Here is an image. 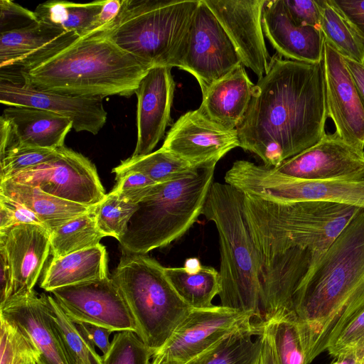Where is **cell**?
Instances as JSON below:
<instances>
[{"label":"cell","mask_w":364,"mask_h":364,"mask_svg":"<svg viewBox=\"0 0 364 364\" xmlns=\"http://www.w3.org/2000/svg\"><path fill=\"white\" fill-rule=\"evenodd\" d=\"M328 118L322 63L269 61L255 85L247 112L237 128L240 147L269 167L316 144L326 133Z\"/></svg>","instance_id":"cell-1"},{"label":"cell","mask_w":364,"mask_h":364,"mask_svg":"<svg viewBox=\"0 0 364 364\" xmlns=\"http://www.w3.org/2000/svg\"><path fill=\"white\" fill-rule=\"evenodd\" d=\"M364 308V208L315 262L296 290L291 316L307 364L324 350L333 328Z\"/></svg>","instance_id":"cell-2"},{"label":"cell","mask_w":364,"mask_h":364,"mask_svg":"<svg viewBox=\"0 0 364 364\" xmlns=\"http://www.w3.org/2000/svg\"><path fill=\"white\" fill-rule=\"evenodd\" d=\"M150 69L97 33L80 38L43 61L19 69L16 75L36 90L103 99L135 94Z\"/></svg>","instance_id":"cell-3"},{"label":"cell","mask_w":364,"mask_h":364,"mask_svg":"<svg viewBox=\"0 0 364 364\" xmlns=\"http://www.w3.org/2000/svg\"><path fill=\"white\" fill-rule=\"evenodd\" d=\"M244 205L258 260L299 249L312 255L313 264L360 209L326 201L273 202L245 194Z\"/></svg>","instance_id":"cell-4"},{"label":"cell","mask_w":364,"mask_h":364,"mask_svg":"<svg viewBox=\"0 0 364 364\" xmlns=\"http://www.w3.org/2000/svg\"><path fill=\"white\" fill-rule=\"evenodd\" d=\"M244 198L245 194L232 186L214 182L202 215L215 223L219 236L221 306L251 314L262 322L259 262Z\"/></svg>","instance_id":"cell-5"},{"label":"cell","mask_w":364,"mask_h":364,"mask_svg":"<svg viewBox=\"0 0 364 364\" xmlns=\"http://www.w3.org/2000/svg\"><path fill=\"white\" fill-rule=\"evenodd\" d=\"M216 164L193 166L173 180L153 186L119 240L122 250L146 255L183 235L202 214Z\"/></svg>","instance_id":"cell-6"},{"label":"cell","mask_w":364,"mask_h":364,"mask_svg":"<svg viewBox=\"0 0 364 364\" xmlns=\"http://www.w3.org/2000/svg\"><path fill=\"white\" fill-rule=\"evenodd\" d=\"M199 1L122 0L117 17L98 33L149 68L177 67Z\"/></svg>","instance_id":"cell-7"},{"label":"cell","mask_w":364,"mask_h":364,"mask_svg":"<svg viewBox=\"0 0 364 364\" xmlns=\"http://www.w3.org/2000/svg\"><path fill=\"white\" fill-rule=\"evenodd\" d=\"M164 268L146 254L122 251L112 276L134 318L136 334L154 354L193 309L175 291Z\"/></svg>","instance_id":"cell-8"},{"label":"cell","mask_w":364,"mask_h":364,"mask_svg":"<svg viewBox=\"0 0 364 364\" xmlns=\"http://www.w3.org/2000/svg\"><path fill=\"white\" fill-rule=\"evenodd\" d=\"M225 181L245 195L273 202L317 200L364 208V178L307 181L294 178L274 167L246 160L235 161Z\"/></svg>","instance_id":"cell-9"},{"label":"cell","mask_w":364,"mask_h":364,"mask_svg":"<svg viewBox=\"0 0 364 364\" xmlns=\"http://www.w3.org/2000/svg\"><path fill=\"white\" fill-rule=\"evenodd\" d=\"M240 63L229 36L210 9L200 0L177 68L195 77L203 95Z\"/></svg>","instance_id":"cell-10"},{"label":"cell","mask_w":364,"mask_h":364,"mask_svg":"<svg viewBox=\"0 0 364 364\" xmlns=\"http://www.w3.org/2000/svg\"><path fill=\"white\" fill-rule=\"evenodd\" d=\"M6 181L37 187L50 195L88 207L97 205L106 196L95 165L65 146L60 148L55 159L15 173Z\"/></svg>","instance_id":"cell-11"},{"label":"cell","mask_w":364,"mask_h":364,"mask_svg":"<svg viewBox=\"0 0 364 364\" xmlns=\"http://www.w3.org/2000/svg\"><path fill=\"white\" fill-rule=\"evenodd\" d=\"M75 323L98 325L113 331H132L136 326L118 286L107 277L50 291Z\"/></svg>","instance_id":"cell-12"},{"label":"cell","mask_w":364,"mask_h":364,"mask_svg":"<svg viewBox=\"0 0 364 364\" xmlns=\"http://www.w3.org/2000/svg\"><path fill=\"white\" fill-rule=\"evenodd\" d=\"M253 318L221 305L193 309L156 354L187 364L234 331L252 323Z\"/></svg>","instance_id":"cell-13"},{"label":"cell","mask_w":364,"mask_h":364,"mask_svg":"<svg viewBox=\"0 0 364 364\" xmlns=\"http://www.w3.org/2000/svg\"><path fill=\"white\" fill-rule=\"evenodd\" d=\"M0 102L47 110L70 119L76 132L97 134L106 123L102 99L80 97L32 88L16 75L1 73Z\"/></svg>","instance_id":"cell-14"},{"label":"cell","mask_w":364,"mask_h":364,"mask_svg":"<svg viewBox=\"0 0 364 364\" xmlns=\"http://www.w3.org/2000/svg\"><path fill=\"white\" fill-rule=\"evenodd\" d=\"M274 168L307 181L363 179L364 151L347 144L336 132L326 133L316 144Z\"/></svg>","instance_id":"cell-15"},{"label":"cell","mask_w":364,"mask_h":364,"mask_svg":"<svg viewBox=\"0 0 364 364\" xmlns=\"http://www.w3.org/2000/svg\"><path fill=\"white\" fill-rule=\"evenodd\" d=\"M215 15L244 66L262 78L271 58L262 26L265 0H203Z\"/></svg>","instance_id":"cell-16"},{"label":"cell","mask_w":364,"mask_h":364,"mask_svg":"<svg viewBox=\"0 0 364 364\" xmlns=\"http://www.w3.org/2000/svg\"><path fill=\"white\" fill-rule=\"evenodd\" d=\"M323 67L328 117L347 144L364 151V109L343 56L325 41Z\"/></svg>","instance_id":"cell-17"},{"label":"cell","mask_w":364,"mask_h":364,"mask_svg":"<svg viewBox=\"0 0 364 364\" xmlns=\"http://www.w3.org/2000/svg\"><path fill=\"white\" fill-rule=\"evenodd\" d=\"M240 146L237 129H225L198 110L181 115L169 129L161 148L191 166L218 161Z\"/></svg>","instance_id":"cell-18"},{"label":"cell","mask_w":364,"mask_h":364,"mask_svg":"<svg viewBox=\"0 0 364 364\" xmlns=\"http://www.w3.org/2000/svg\"><path fill=\"white\" fill-rule=\"evenodd\" d=\"M47 296L34 290L0 305V316L18 328L37 352L36 364H70L49 315Z\"/></svg>","instance_id":"cell-19"},{"label":"cell","mask_w":364,"mask_h":364,"mask_svg":"<svg viewBox=\"0 0 364 364\" xmlns=\"http://www.w3.org/2000/svg\"><path fill=\"white\" fill-rule=\"evenodd\" d=\"M171 68L166 66L151 68L135 91L137 140L132 156L151 153L171 120V109L175 91Z\"/></svg>","instance_id":"cell-20"},{"label":"cell","mask_w":364,"mask_h":364,"mask_svg":"<svg viewBox=\"0 0 364 364\" xmlns=\"http://www.w3.org/2000/svg\"><path fill=\"white\" fill-rule=\"evenodd\" d=\"M0 247L4 249L12 269L11 296L33 290L50 252L48 230L35 224H19L0 230Z\"/></svg>","instance_id":"cell-21"},{"label":"cell","mask_w":364,"mask_h":364,"mask_svg":"<svg viewBox=\"0 0 364 364\" xmlns=\"http://www.w3.org/2000/svg\"><path fill=\"white\" fill-rule=\"evenodd\" d=\"M264 35L286 59L322 63L325 39L319 28L296 23L283 0H265L262 14Z\"/></svg>","instance_id":"cell-22"},{"label":"cell","mask_w":364,"mask_h":364,"mask_svg":"<svg viewBox=\"0 0 364 364\" xmlns=\"http://www.w3.org/2000/svg\"><path fill=\"white\" fill-rule=\"evenodd\" d=\"M80 38L41 21L0 33V68L19 69L40 63Z\"/></svg>","instance_id":"cell-23"},{"label":"cell","mask_w":364,"mask_h":364,"mask_svg":"<svg viewBox=\"0 0 364 364\" xmlns=\"http://www.w3.org/2000/svg\"><path fill=\"white\" fill-rule=\"evenodd\" d=\"M254 87L240 63L202 95V102L197 110L225 129H237L247 112Z\"/></svg>","instance_id":"cell-24"},{"label":"cell","mask_w":364,"mask_h":364,"mask_svg":"<svg viewBox=\"0 0 364 364\" xmlns=\"http://www.w3.org/2000/svg\"><path fill=\"white\" fill-rule=\"evenodd\" d=\"M2 116L11 124L13 143L57 149L64 146L65 136L73 128L70 119L32 107L9 105Z\"/></svg>","instance_id":"cell-25"},{"label":"cell","mask_w":364,"mask_h":364,"mask_svg":"<svg viewBox=\"0 0 364 364\" xmlns=\"http://www.w3.org/2000/svg\"><path fill=\"white\" fill-rule=\"evenodd\" d=\"M108 276L107 253L98 244L59 258H53L43 274L41 287L47 291Z\"/></svg>","instance_id":"cell-26"},{"label":"cell","mask_w":364,"mask_h":364,"mask_svg":"<svg viewBox=\"0 0 364 364\" xmlns=\"http://www.w3.org/2000/svg\"><path fill=\"white\" fill-rule=\"evenodd\" d=\"M0 194L33 212L49 233L69 220L87 213L92 207L68 201L45 193L37 187L11 181L0 182Z\"/></svg>","instance_id":"cell-27"},{"label":"cell","mask_w":364,"mask_h":364,"mask_svg":"<svg viewBox=\"0 0 364 364\" xmlns=\"http://www.w3.org/2000/svg\"><path fill=\"white\" fill-rule=\"evenodd\" d=\"M264 324L252 322L222 339L187 364H262Z\"/></svg>","instance_id":"cell-28"},{"label":"cell","mask_w":364,"mask_h":364,"mask_svg":"<svg viewBox=\"0 0 364 364\" xmlns=\"http://www.w3.org/2000/svg\"><path fill=\"white\" fill-rule=\"evenodd\" d=\"M105 0L78 4L66 1H48L34 11L38 21L80 36H88Z\"/></svg>","instance_id":"cell-29"},{"label":"cell","mask_w":364,"mask_h":364,"mask_svg":"<svg viewBox=\"0 0 364 364\" xmlns=\"http://www.w3.org/2000/svg\"><path fill=\"white\" fill-rule=\"evenodd\" d=\"M165 274L179 296L192 309L213 307V298L220 294L222 281L220 273L210 266H202L196 274L183 267H165Z\"/></svg>","instance_id":"cell-30"},{"label":"cell","mask_w":364,"mask_h":364,"mask_svg":"<svg viewBox=\"0 0 364 364\" xmlns=\"http://www.w3.org/2000/svg\"><path fill=\"white\" fill-rule=\"evenodd\" d=\"M105 235L97 226L93 206L91 209L58 227L50 233L53 258L90 248L100 244Z\"/></svg>","instance_id":"cell-31"},{"label":"cell","mask_w":364,"mask_h":364,"mask_svg":"<svg viewBox=\"0 0 364 364\" xmlns=\"http://www.w3.org/2000/svg\"><path fill=\"white\" fill-rule=\"evenodd\" d=\"M319 11V28L325 41L343 57L364 63V41L331 4L329 0H316Z\"/></svg>","instance_id":"cell-32"},{"label":"cell","mask_w":364,"mask_h":364,"mask_svg":"<svg viewBox=\"0 0 364 364\" xmlns=\"http://www.w3.org/2000/svg\"><path fill=\"white\" fill-rule=\"evenodd\" d=\"M49 315L70 364H102V356L63 310L56 299L47 296Z\"/></svg>","instance_id":"cell-33"},{"label":"cell","mask_w":364,"mask_h":364,"mask_svg":"<svg viewBox=\"0 0 364 364\" xmlns=\"http://www.w3.org/2000/svg\"><path fill=\"white\" fill-rule=\"evenodd\" d=\"M190 164L161 147L149 154L131 156L112 169L116 177L128 172H139L156 183L169 181L188 171Z\"/></svg>","instance_id":"cell-34"},{"label":"cell","mask_w":364,"mask_h":364,"mask_svg":"<svg viewBox=\"0 0 364 364\" xmlns=\"http://www.w3.org/2000/svg\"><path fill=\"white\" fill-rule=\"evenodd\" d=\"M263 324L269 336L277 364H307L291 315L277 316Z\"/></svg>","instance_id":"cell-35"},{"label":"cell","mask_w":364,"mask_h":364,"mask_svg":"<svg viewBox=\"0 0 364 364\" xmlns=\"http://www.w3.org/2000/svg\"><path fill=\"white\" fill-rule=\"evenodd\" d=\"M137 208L138 203H127L111 191L93 206L97 226L105 237H113L119 241Z\"/></svg>","instance_id":"cell-36"},{"label":"cell","mask_w":364,"mask_h":364,"mask_svg":"<svg viewBox=\"0 0 364 364\" xmlns=\"http://www.w3.org/2000/svg\"><path fill=\"white\" fill-rule=\"evenodd\" d=\"M60 148L50 149L14 143L0 151V182L23 170L44 164L58 156Z\"/></svg>","instance_id":"cell-37"},{"label":"cell","mask_w":364,"mask_h":364,"mask_svg":"<svg viewBox=\"0 0 364 364\" xmlns=\"http://www.w3.org/2000/svg\"><path fill=\"white\" fill-rule=\"evenodd\" d=\"M154 355L135 332L122 331L112 338L108 351L102 356V364H151Z\"/></svg>","instance_id":"cell-38"},{"label":"cell","mask_w":364,"mask_h":364,"mask_svg":"<svg viewBox=\"0 0 364 364\" xmlns=\"http://www.w3.org/2000/svg\"><path fill=\"white\" fill-rule=\"evenodd\" d=\"M0 364H20L31 355H35L36 358V350L18 328L1 316H0Z\"/></svg>","instance_id":"cell-39"},{"label":"cell","mask_w":364,"mask_h":364,"mask_svg":"<svg viewBox=\"0 0 364 364\" xmlns=\"http://www.w3.org/2000/svg\"><path fill=\"white\" fill-rule=\"evenodd\" d=\"M364 346V308L329 338L326 351L333 358Z\"/></svg>","instance_id":"cell-40"},{"label":"cell","mask_w":364,"mask_h":364,"mask_svg":"<svg viewBox=\"0 0 364 364\" xmlns=\"http://www.w3.org/2000/svg\"><path fill=\"white\" fill-rule=\"evenodd\" d=\"M115 178L116 186L112 191L130 203H138L156 184L148 176L139 172H128Z\"/></svg>","instance_id":"cell-41"},{"label":"cell","mask_w":364,"mask_h":364,"mask_svg":"<svg viewBox=\"0 0 364 364\" xmlns=\"http://www.w3.org/2000/svg\"><path fill=\"white\" fill-rule=\"evenodd\" d=\"M19 224H35L44 227L33 212L21 203L0 194V230Z\"/></svg>","instance_id":"cell-42"},{"label":"cell","mask_w":364,"mask_h":364,"mask_svg":"<svg viewBox=\"0 0 364 364\" xmlns=\"http://www.w3.org/2000/svg\"><path fill=\"white\" fill-rule=\"evenodd\" d=\"M0 23L1 32L16 29L24 27L22 23L27 25L37 21V17L34 11H30L19 4L9 0L0 1Z\"/></svg>","instance_id":"cell-43"},{"label":"cell","mask_w":364,"mask_h":364,"mask_svg":"<svg viewBox=\"0 0 364 364\" xmlns=\"http://www.w3.org/2000/svg\"><path fill=\"white\" fill-rule=\"evenodd\" d=\"M292 20L301 26L319 28V11L316 0H283Z\"/></svg>","instance_id":"cell-44"},{"label":"cell","mask_w":364,"mask_h":364,"mask_svg":"<svg viewBox=\"0 0 364 364\" xmlns=\"http://www.w3.org/2000/svg\"><path fill=\"white\" fill-rule=\"evenodd\" d=\"M355 33L364 41V0H329Z\"/></svg>","instance_id":"cell-45"},{"label":"cell","mask_w":364,"mask_h":364,"mask_svg":"<svg viewBox=\"0 0 364 364\" xmlns=\"http://www.w3.org/2000/svg\"><path fill=\"white\" fill-rule=\"evenodd\" d=\"M79 330L85 336V337L97 346L103 354H105L111 345L109 336L112 331L102 326L85 323H75Z\"/></svg>","instance_id":"cell-46"},{"label":"cell","mask_w":364,"mask_h":364,"mask_svg":"<svg viewBox=\"0 0 364 364\" xmlns=\"http://www.w3.org/2000/svg\"><path fill=\"white\" fill-rule=\"evenodd\" d=\"M122 5V0H105L94 23L92 32L88 36L98 33L111 24L117 17Z\"/></svg>","instance_id":"cell-47"},{"label":"cell","mask_w":364,"mask_h":364,"mask_svg":"<svg viewBox=\"0 0 364 364\" xmlns=\"http://www.w3.org/2000/svg\"><path fill=\"white\" fill-rule=\"evenodd\" d=\"M0 305L11 296L13 289V273L4 249L0 247Z\"/></svg>","instance_id":"cell-48"},{"label":"cell","mask_w":364,"mask_h":364,"mask_svg":"<svg viewBox=\"0 0 364 364\" xmlns=\"http://www.w3.org/2000/svg\"><path fill=\"white\" fill-rule=\"evenodd\" d=\"M364 109V63L343 57Z\"/></svg>","instance_id":"cell-49"},{"label":"cell","mask_w":364,"mask_h":364,"mask_svg":"<svg viewBox=\"0 0 364 364\" xmlns=\"http://www.w3.org/2000/svg\"><path fill=\"white\" fill-rule=\"evenodd\" d=\"M364 346L346 351L336 358L330 364H363Z\"/></svg>","instance_id":"cell-50"},{"label":"cell","mask_w":364,"mask_h":364,"mask_svg":"<svg viewBox=\"0 0 364 364\" xmlns=\"http://www.w3.org/2000/svg\"><path fill=\"white\" fill-rule=\"evenodd\" d=\"M262 364H277L269 336L264 328V339L262 350Z\"/></svg>","instance_id":"cell-51"},{"label":"cell","mask_w":364,"mask_h":364,"mask_svg":"<svg viewBox=\"0 0 364 364\" xmlns=\"http://www.w3.org/2000/svg\"><path fill=\"white\" fill-rule=\"evenodd\" d=\"M202 264L196 257H190L186 259L183 268L189 274H196L202 268Z\"/></svg>","instance_id":"cell-52"},{"label":"cell","mask_w":364,"mask_h":364,"mask_svg":"<svg viewBox=\"0 0 364 364\" xmlns=\"http://www.w3.org/2000/svg\"><path fill=\"white\" fill-rule=\"evenodd\" d=\"M151 364H180L163 354H155L153 356Z\"/></svg>","instance_id":"cell-53"},{"label":"cell","mask_w":364,"mask_h":364,"mask_svg":"<svg viewBox=\"0 0 364 364\" xmlns=\"http://www.w3.org/2000/svg\"><path fill=\"white\" fill-rule=\"evenodd\" d=\"M35 355L26 357L20 364H36Z\"/></svg>","instance_id":"cell-54"},{"label":"cell","mask_w":364,"mask_h":364,"mask_svg":"<svg viewBox=\"0 0 364 364\" xmlns=\"http://www.w3.org/2000/svg\"><path fill=\"white\" fill-rule=\"evenodd\" d=\"M364 364V363H363Z\"/></svg>","instance_id":"cell-55"}]
</instances>
